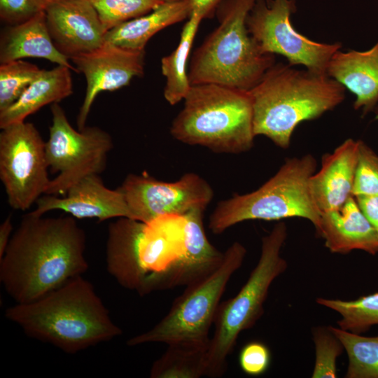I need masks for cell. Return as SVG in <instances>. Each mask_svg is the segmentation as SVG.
I'll list each match as a JSON object with an SVG mask.
<instances>
[{
  "label": "cell",
  "mask_w": 378,
  "mask_h": 378,
  "mask_svg": "<svg viewBox=\"0 0 378 378\" xmlns=\"http://www.w3.org/2000/svg\"><path fill=\"white\" fill-rule=\"evenodd\" d=\"M8 320L31 338L74 354L122 335L93 285L82 275L43 297L8 307Z\"/></svg>",
  "instance_id": "cell-3"
},
{
  "label": "cell",
  "mask_w": 378,
  "mask_h": 378,
  "mask_svg": "<svg viewBox=\"0 0 378 378\" xmlns=\"http://www.w3.org/2000/svg\"><path fill=\"white\" fill-rule=\"evenodd\" d=\"M285 223L274 225L262 238L260 258L237 294L220 302L205 360V377H222L227 368V357L234 350L240 333L252 328L264 313V303L273 281L287 269L281 255L287 238Z\"/></svg>",
  "instance_id": "cell-8"
},
{
  "label": "cell",
  "mask_w": 378,
  "mask_h": 378,
  "mask_svg": "<svg viewBox=\"0 0 378 378\" xmlns=\"http://www.w3.org/2000/svg\"><path fill=\"white\" fill-rule=\"evenodd\" d=\"M71 70L63 65H57L50 70L42 69L18 99L0 112V128L24 121L43 106L59 103L71 95L73 92Z\"/></svg>",
  "instance_id": "cell-22"
},
{
  "label": "cell",
  "mask_w": 378,
  "mask_h": 378,
  "mask_svg": "<svg viewBox=\"0 0 378 378\" xmlns=\"http://www.w3.org/2000/svg\"><path fill=\"white\" fill-rule=\"evenodd\" d=\"M36 204L32 212L38 215L60 210L75 218H94L99 222L122 217L133 219L123 195L118 188H107L99 174L82 178L64 196L43 195Z\"/></svg>",
  "instance_id": "cell-16"
},
{
  "label": "cell",
  "mask_w": 378,
  "mask_h": 378,
  "mask_svg": "<svg viewBox=\"0 0 378 378\" xmlns=\"http://www.w3.org/2000/svg\"><path fill=\"white\" fill-rule=\"evenodd\" d=\"M106 31L145 15L160 5V0H89Z\"/></svg>",
  "instance_id": "cell-29"
},
{
  "label": "cell",
  "mask_w": 378,
  "mask_h": 378,
  "mask_svg": "<svg viewBox=\"0 0 378 378\" xmlns=\"http://www.w3.org/2000/svg\"><path fill=\"white\" fill-rule=\"evenodd\" d=\"M316 360L312 378H336L337 360L344 350L330 326H317L312 330Z\"/></svg>",
  "instance_id": "cell-30"
},
{
  "label": "cell",
  "mask_w": 378,
  "mask_h": 378,
  "mask_svg": "<svg viewBox=\"0 0 378 378\" xmlns=\"http://www.w3.org/2000/svg\"><path fill=\"white\" fill-rule=\"evenodd\" d=\"M41 11L37 0H0L1 19L10 25L25 22Z\"/></svg>",
  "instance_id": "cell-33"
},
{
  "label": "cell",
  "mask_w": 378,
  "mask_h": 378,
  "mask_svg": "<svg viewBox=\"0 0 378 378\" xmlns=\"http://www.w3.org/2000/svg\"><path fill=\"white\" fill-rule=\"evenodd\" d=\"M204 211L195 209L185 214L186 251L181 263L180 286H187L208 276L224 258V252L216 248L206 235Z\"/></svg>",
  "instance_id": "cell-23"
},
{
  "label": "cell",
  "mask_w": 378,
  "mask_h": 378,
  "mask_svg": "<svg viewBox=\"0 0 378 378\" xmlns=\"http://www.w3.org/2000/svg\"><path fill=\"white\" fill-rule=\"evenodd\" d=\"M295 10L294 0H257L246 18L248 31L264 53L281 55L291 66L327 74L342 44L314 41L298 32L291 22Z\"/></svg>",
  "instance_id": "cell-11"
},
{
  "label": "cell",
  "mask_w": 378,
  "mask_h": 378,
  "mask_svg": "<svg viewBox=\"0 0 378 378\" xmlns=\"http://www.w3.org/2000/svg\"><path fill=\"white\" fill-rule=\"evenodd\" d=\"M352 195L378 196V155L362 141Z\"/></svg>",
  "instance_id": "cell-31"
},
{
  "label": "cell",
  "mask_w": 378,
  "mask_h": 378,
  "mask_svg": "<svg viewBox=\"0 0 378 378\" xmlns=\"http://www.w3.org/2000/svg\"><path fill=\"white\" fill-rule=\"evenodd\" d=\"M346 351V378H378V336L365 337L330 326Z\"/></svg>",
  "instance_id": "cell-26"
},
{
  "label": "cell",
  "mask_w": 378,
  "mask_h": 378,
  "mask_svg": "<svg viewBox=\"0 0 378 378\" xmlns=\"http://www.w3.org/2000/svg\"><path fill=\"white\" fill-rule=\"evenodd\" d=\"M46 142L31 122H15L0 132V179L9 206L26 211L45 195L51 179Z\"/></svg>",
  "instance_id": "cell-12"
},
{
  "label": "cell",
  "mask_w": 378,
  "mask_h": 378,
  "mask_svg": "<svg viewBox=\"0 0 378 378\" xmlns=\"http://www.w3.org/2000/svg\"><path fill=\"white\" fill-rule=\"evenodd\" d=\"M188 1L163 2L152 11L108 30L104 43L131 50L143 51L148 41L162 29L188 19Z\"/></svg>",
  "instance_id": "cell-21"
},
{
  "label": "cell",
  "mask_w": 378,
  "mask_h": 378,
  "mask_svg": "<svg viewBox=\"0 0 378 378\" xmlns=\"http://www.w3.org/2000/svg\"><path fill=\"white\" fill-rule=\"evenodd\" d=\"M224 0H188L190 7V15H196L202 20L211 18L217 8Z\"/></svg>",
  "instance_id": "cell-35"
},
{
  "label": "cell",
  "mask_w": 378,
  "mask_h": 378,
  "mask_svg": "<svg viewBox=\"0 0 378 378\" xmlns=\"http://www.w3.org/2000/svg\"><path fill=\"white\" fill-rule=\"evenodd\" d=\"M257 0H224L217 8L218 25L195 50L190 62L191 85L217 84L248 91L275 64L250 35L246 18Z\"/></svg>",
  "instance_id": "cell-5"
},
{
  "label": "cell",
  "mask_w": 378,
  "mask_h": 378,
  "mask_svg": "<svg viewBox=\"0 0 378 378\" xmlns=\"http://www.w3.org/2000/svg\"><path fill=\"white\" fill-rule=\"evenodd\" d=\"M271 361L268 347L260 342H251L241 350L239 363L242 371L248 375L258 376L265 373Z\"/></svg>",
  "instance_id": "cell-32"
},
{
  "label": "cell",
  "mask_w": 378,
  "mask_h": 378,
  "mask_svg": "<svg viewBox=\"0 0 378 378\" xmlns=\"http://www.w3.org/2000/svg\"><path fill=\"white\" fill-rule=\"evenodd\" d=\"M170 133L176 140L216 153L238 154L251 149L255 135L248 91L217 84L191 85Z\"/></svg>",
  "instance_id": "cell-6"
},
{
  "label": "cell",
  "mask_w": 378,
  "mask_h": 378,
  "mask_svg": "<svg viewBox=\"0 0 378 378\" xmlns=\"http://www.w3.org/2000/svg\"><path fill=\"white\" fill-rule=\"evenodd\" d=\"M377 115H378V106L377 108Z\"/></svg>",
  "instance_id": "cell-39"
},
{
  "label": "cell",
  "mask_w": 378,
  "mask_h": 378,
  "mask_svg": "<svg viewBox=\"0 0 378 378\" xmlns=\"http://www.w3.org/2000/svg\"><path fill=\"white\" fill-rule=\"evenodd\" d=\"M246 254L244 245L234 242L224 252L221 265L204 279L186 286L167 314L150 330L127 341L130 346L148 344L188 342L209 345L222 295L231 276Z\"/></svg>",
  "instance_id": "cell-9"
},
{
  "label": "cell",
  "mask_w": 378,
  "mask_h": 378,
  "mask_svg": "<svg viewBox=\"0 0 378 378\" xmlns=\"http://www.w3.org/2000/svg\"><path fill=\"white\" fill-rule=\"evenodd\" d=\"M50 110L46 153L49 168L58 174L50 180L45 195L64 196L82 178L104 171L113 144L111 135L98 127L74 129L58 103L51 104Z\"/></svg>",
  "instance_id": "cell-10"
},
{
  "label": "cell",
  "mask_w": 378,
  "mask_h": 378,
  "mask_svg": "<svg viewBox=\"0 0 378 378\" xmlns=\"http://www.w3.org/2000/svg\"><path fill=\"white\" fill-rule=\"evenodd\" d=\"M38 1V3L41 7V8L43 10H45L46 8L49 6L50 4L54 3V2H56V1H61V0H37Z\"/></svg>",
  "instance_id": "cell-37"
},
{
  "label": "cell",
  "mask_w": 378,
  "mask_h": 378,
  "mask_svg": "<svg viewBox=\"0 0 378 378\" xmlns=\"http://www.w3.org/2000/svg\"><path fill=\"white\" fill-rule=\"evenodd\" d=\"M202 20L198 15H190L182 29L178 46L161 59V71L165 78L163 94L170 105H175L183 100L190 89L187 66Z\"/></svg>",
  "instance_id": "cell-24"
},
{
  "label": "cell",
  "mask_w": 378,
  "mask_h": 378,
  "mask_svg": "<svg viewBox=\"0 0 378 378\" xmlns=\"http://www.w3.org/2000/svg\"><path fill=\"white\" fill-rule=\"evenodd\" d=\"M361 211L378 232V196L354 197Z\"/></svg>",
  "instance_id": "cell-34"
},
{
  "label": "cell",
  "mask_w": 378,
  "mask_h": 378,
  "mask_svg": "<svg viewBox=\"0 0 378 378\" xmlns=\"http://www.w3.org/2000/svg\"><path fill=\"white\" fill-rule=\"evenodd\" d=\"M76 218L24 215L0 258V281L16 303L33 302L88 270Z\"/></svg>",
  "instance_id": "cell-1"
},
{
  "label": "cell",
  "mask_w": 378,
  "mask_h": 378,
  "mask_svg": "<svg viewBox=\"0 0 378 378\" xmlns=\"http://www.w3.org/2000/svg\"><path fill=\"white\" fill-rule=\"evenodd\" d=\"M44 12L54 45L69 59L104 44L107 31L89 0L58 1Z\"/></svg>",
  "instance_id": "cell-15"
},
{
  "label": "cell",
  "mask_w": 378,
  "mask_h": 378,
  "mask_svg": "<svg viewBox=\"0 0 378 378\" xmlns=\"http://www.w3.org/2000/svg\"><path fill=\"white\" fill-rule=\"evenodd\" d=\"M317 304L337 312L340 328L356 334L378 325V292L354 300L317 298Z\"/></svg>",
  "instance_id": "cell-27"
},
{
  "label": "cell",
  "mask_w": 378,
  "mask_h": 378,
  "mask_svg": "<svg viewBox=\"0 0 378 378\" xmlns=\"http://www.w3.org/2000/svg\"><path fill=\"white\" fill-rule=\"evenodd\" d=\"M316 166V160L311 154L287 159L257 190L219 202L209 217V230L219 234L245 220H280L298 217L309 220L316 231L321 214L309 186Z\"/></svg>",
  "instance_id": "cell-7"
},
{
  "label": "cell",
  "mask_w": 378,
  "mask_h": 378,
  "mask_svg": "<svg viewBox=\"0 0 378 378\" xmlns=\"http://www.w3.org/2000/svg\"><path fill=\"white\" fill-rule=\"evenodd\" d=\"M11 216H8L0 225V258L4 255L12 237Z\"/></svg>",
  "instance_id": "cell-36"
},
{
  "label": "cell",
  "mask_w": 378,
  "mask_h": 378,
  "mask_svg": "<svg viewBox=\"0 0 378 378\" xmlns=\"http://www.w3.org/2000/svg\"><path fill=\"white\" fill-rule=\"evenodd\" d=\"M27 57L45 59L77 71L70 64L69 59L62 55L54 45L48 31L44 11L25 22L10 25L1 35V64Z\"/></svg>",
  "instance_id": "cell-20"
},
{
  "label": "cell",
  "mask_w": 378,
  "mask_h": 378,
  "mask_svg": "<svg viewBox=\"0 0 378 378\" xmlns=\"http://www.w3.org/2000/svg\"><path fill=\"white\" fill-rule=\"evenodd\" d=\"M209 345L188 342L168 344L166 351L153 364L151 378H200L205 377Z\"/></svg>",
  "instance_id": "cell-25"
},
{
  "label": "cell",
  "mask_w": 378,
  "mask_h": 378,
  "mask_svg": "<svg viewBox=\"0 0 378 378\" xmlns=\"http://www.w3.org/2000/svg\"><path fill=\"white\" fill-rule=\"evenodd\" d=\"M162 2H173V1H188V0H160Z\"/></svg>",
  "instance_id": "cell-38"
},
{
  "label": "cell",
  "mask_w": 378,
  "mask_h": 378,
  "mask_svg": "<svg viewBox=\"0 0 378 378\" xmlns=\"http://www.w3.org/2000/svg\"><path fill=\"white\" fill-rule=\"evenodd\" d=\"M123 195L133 219L148 222L164 215H185L205 210L214 197L209 183L200 175L186 173L166 182L146 172L130 174L117 188Z\"/></svg>",
  "instance_id": "cell-13"
},
{
  "label": "cell",
  "mask_w": 378,
  "mask_h": 378,
  "mask_svg": "<svg viewBox=\"0 0 378 378\" xmlns=\"http://www.w3.org/2000/svg\"><path fill=\"white\" fill-rule=\"evenodd\" d=\"M345 90L328 74L275 63L248 91L254 134L286 149L298 125L334 109L344 101Z\"/></svg>",
  "instance_id": "cell-4"
},
{
  "label": "cell",
  "mask_w": 378,
  "mask_h": 378,
  "mask_svg": "<svg viewBox=\"0 0 378 378\" xmlns=\"http://www.w3.org/2000/svg\"><path fill=\"white\" fill-rule=\"evenodd\" d=\"M327 74L356 96L354 108L365 115L378 104V42L365 51L338 50Z\"/></svg>",
  "instance_id": "cell-19"
},
{
  "label": "cell",
  "mask_w": 378,
  "mask_h": 378,
  "mask_svg": "<svg viewBox=\"0 0 378 378\" xmlns=\"http://www.w3.org/2000/svg\"><path fill=\"white\" fill-rule=\"evenodd\" d=\"M360 140L347 139L322 156L321 168L310 178L313 199L321 212L340 209L353 196Z\"/></svg>",
  "instance_id": "cell-17"
},
{
  "label": "cell",
  "mask_w": 378,
  "mask_h": 378,
  "mask_svg": "<svg viewBox=\"0 0 378 378\" xmlns=\"http://www.w3.org/2000/svg\"><path fill=\"white\" fill-rule=\"evenodd\" d=\"M332 253L346 254L354 250L378 253V232L361 211L355 197H350L337 210L321 214L316 230Z\"/></svg>",
  "instance_id": "cell-18"
},
{
  "label": "cell",
  "mask_w": 378,
  "mask_h": 378,
  "mask_svg": "<svg viewBox=\"0 0 378 378\" xmlns=\"http://www.w3.org/2000/svg\"><path fill=\"white\" fill-rule=\"evenodd\" d=\"M42 69L18 59L0 65V112L13 104Z\"/></svg>",
  "instance_id": "cell-28"
},
{
  "label": "cell",
  "mask_w": 378,
  "mask_h": 378,
  "mask_svg": "<svg viewBox=\"0 0 378 378\" xmlns=\"http://www.w3.org/2000/svg\"><path fill=\"white\" fill-rule=\"evenodd\" d=\"M86 80V91L77 117L78 130L86 127L93 102L103 91H113L129 85L144 73L145 50L125 49L104 43L98 48L70 59Z\"/></svg>",
  "instance_id": "cell-14"
},
{
  "label": "cell",
  "mask_w": 378,
  "mask_h": 378,
  "mask_svg": "<svg viewBox=\"0 0 378 378\" xmlns=\"http://www.w3.org/2000/svg\"><path fill=\"white\" fill-rule=\"evenodd\" d=\"M186 223L185 215H164L146 223L117 218L108 227L107 271L140 296L180 286Z\"/></svg>",
  "instance_id": "cell-2"
}]
</instances>
